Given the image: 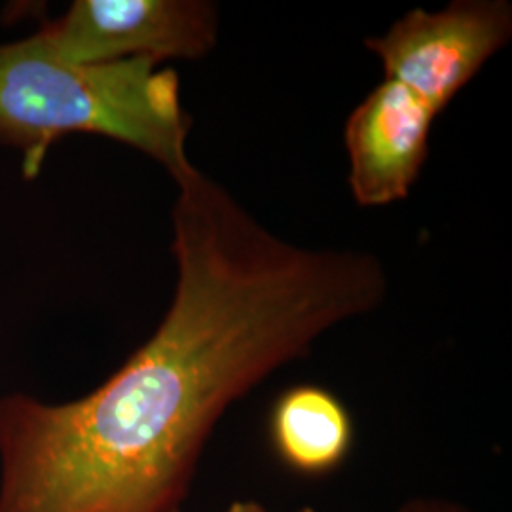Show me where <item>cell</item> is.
Returning a JSON list of instances; mask_svg holds the SVG:
<instances>
[{"instance_id": "7a4b0ae2", "label": "cell", "mask_w": 512, "mask_h": 512, "mask_svg": "<svg viewBox=\"0 0 512 512\" xmlns=\"http://www.w3.org/2000/svg\"><path fill=\"white\" fill-rule=\"evenodd\" d=\"M160 61L71 63L40 33L0 46V141L23 152V173L37 177L48 148L71 133H93L145 152L175 183L188 162L190 118L179 76Z\"/></svg>"}, {"instance_id": "8992f818", "label": "cell", "mask_w": 512, "mask_h": 512, "mask_svg": "<svg viewBox=\"0 0 512 512\" xmlns=\"http://www.w3.org/2000/svg\"><path fill=\"white\" fill-rule=\"evenodd\" d=\"M275 450L296 471L319 475L348 456L353 425L346 406L317 385L285 391L272 412Z\"/></svg>"}, {"instance_id": "9c48e42d", "label": "cell", "mask_w": 512, "mask_h": 512, "mask_svg": "<svg viewBox=\"0 0 512 512\" xmlns=\"http://www.w3.org/2000/svg\"><path fill=\"white\" fill-rule=\"evenodd\" d=\"M175 512H181V511H175Z\"/></svg>"}, {"instance_id": "5b68a950", "label": "cell", "mask_w": 512, "mask_h": 512, "mask_svg": "<svg viewBox=\"0 0 512 512\" xmlns=\"http://www.w3.org/2000/svg\"><path fill=\"white\" fill-rule=\"evenodd\" d=\"M433 110L401 84L385 80L346 124L349 186L359 205L404 200L429 150Z\"/></svg>"}, {"instance_id": "6da1fadb", "label": "cell", "mask_w": 512, "mask_h": 512, "mask_svg": "<svg viewBox=\"0 0 512 512\" xmlns=\"http://www.w3.org/2000/svg\"><path fill=\"white\" fill-rule=\"evenodd\" d=\"M177 291L126 365L73 403L0 401V512H175L224 410L384 300V266L264 230L198 169L173 207Z\"/></svg>"}, {"instance_id": "3957f363", "label": "cell", "mask_w": 512, "mask_h": 512, "mask_svg": "<svg viewBox=\"0 0 512 512\" xmlns=\"http://www.w3.org/2000/svg\"><path fill=\"white\" fill-rule=\"evenodd\" d=\"M512 33L503 0H459L440 12L412 10L366 48L384 63L385 80L414 93L437 116Z\"/></svg>"}, {"instance_id": "52a82bcc", "label": "cell", "mask_w": 512, "mask_h": 512, "mask_svg": "<svg viewBox=\"0 0 512 512\" xmlns=\"http://www.w3.org/2000/svg\"><path fill=\"white\" fill-rule=\"evenodd\" d=\"M395 512H471L463 507H459L458 503L452 501H444L437 497H420V499H412L406 505H403L399 511Z\"/></svg>"}, {"instance_id": "277c9868", "label": "cell", "mask_w": 512, "mask_h": 512, "mask_svg": "<svg viewBox=\"0 0 512 512\" xmlns=\"http://www.w3.org/2000/svg\"><path fill=\"white\" fill-rule=\"evenodd\" d=\"M38 33L54 54L82 65L198 59L217 42V10L202 0H76Z\"/></svg>"}, {"instance_id": "ba28073f", "label": "cell", "mask_w": 512, "mask_h": 512, "mask_svg": "<svg viewBox=\"0 0 512 512\" xmlns=\"http://www.w3.org/2000/svg\"><path fill=\"white\" fill-rule=\"evenodd\" d=\"M226 512H268L264 507H260V505H256V503H234L230 509ZM298 512H315L311 507H304V509H300Z\"/></svg>"}]
</instances>
